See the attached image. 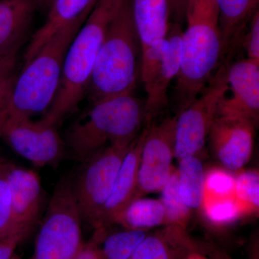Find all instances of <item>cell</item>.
Segmentation results:
<instances>
[{
    "label": "cell",
    "mask_w": 259,
    "mask_h": 259,
    "mask_svg": "<svg viewBox=\"0 0 259 259\" xmlns=\"http://www.w3.org/2000/svg\"><path fill=\"white\" fill-rule=\"evenodd\" d=\"M147 125L146 102L134 93L92 104L66 135L65 144L76 159L85 162L110 144L131 143Z\"/></svg>",
    "instance_id": "cell-4"
},
{
    "label": "cell",
    "mask_w": 259,
    "mask_h": 259,
    "mask_svg": "<svg viewBox=\"0 0 259 259\" xmlns=\"http://www.w3.org/2000/svg\"><path fill=\"white\" fill-rule=\"evenodd\" d=\"M234 197L245 214L258 212L259 175L255 170L240 171L236 176Z\"/></svg>",
    "instance_id": "cell-26"
},
{
    "label": "cell",
    "mask_w": 259,
    "mask_h": 259,
    "mask_svg": "<svg viewBox=\"0 0 259 259\" xmlns=\"http://www.w3.org/2000/svg\"><path fill=\"white\" fill-rule=\"evenodd\" d=\"M37 0H0V78L16 79L17 59L28 41Z\"/></svg>",
    "instance_id": "cell-12"
},
{
    "label": "cell",
    "mask_w": 259,
    "mask_h": 259,
    "mask_svg": "<svg viewBox=\"0 0 259 259\" xmlns=\"http://www.w3.org/2000/svg\"><path fill=\"white\" fill-rule=\"evenodd\" d=\"M228 63L221 64L198 97L177 114L175 157L177 161L203 151L221 100L229 90Z\"/></svg>",
    "instance_id": "cell-8"
},
{
    "label": "cell",
    "mask_w": 259,
    "mask_h": 259,
    "mask_svg": "<svg viewBox=\"0 0 259 259\" xmlns=\"http://www.w3.org/2000/svg\"><path fill=\"white\" fill-rule=\"evenodd\" d=\"M133 18L141 44L140 76L146 83L161 59L169 26L168 0H131Z\"/></svg>",
    "instance_id": "cell-13"
},
{
    "label": "cell",
    "mask_w": 259,
    "mask_h": 259,
    "mask_svg": "<svg viewBox=\"0 0 259 259\" xmlns=\"http://www.w3.org/2000/svg\"><path fill=\"white\" fill-rule=\"evenodd\" d=\"M20 229H16L13 223L11 192L0 167V240Z\"/></svg>",
    "instance_id": "cell-28"
},
{
    "label": "cell",
    "mask_w": 259,
    "mask_h": 259,
    "mask_svg": "<svg viewBox=\"0 0 259 259\" xmlns=\"http://www.w3.org/2000/svg\"><path fill=\"white\" fill-rule=\"evenodd\" d=\"M125 229L148 231L165 226V209L160 199L139 197L131 202L115 218L112 224Z\"/></svg>",
    "instance_id": "cell-21"
},
{
    "label": "cell",
    "mask_w": 259,
    "mask_h": 259,
    "mask_svg": "<svg viewBox=\"0 0 259 259\" xmlns=\"http://www.w3.org/2000/svg\"><path fill=\"white\" fill-rule=\"evenodd\" d=\"M126 0H98L70 44L55 98L41 120L56 126L86 95L94 65L109 26Z\"/></svg>",
    "instance_id": "cell-2"
},
{
    "label": "cell",
    "mask_w": 259,
    "mask_h": 259,
    "mask_svg": "<svg viewBox=\"0 0 259 259\" xmlns=\"http://www.w3.org/2000/svg\"><path fill=\"white\" fill-rule=\"evenodd\" d=\"M33 227H25L0 240V259H12L17 247L31 233Z\"/></svg>",
    "instance_id": "cell-30"
},
{
    "label": "cell",
    "mask_w": 259,
    "mask_h": 259,
    "mask_svg": "<svg viewBox=\"0 0 259 259\" xmlns=\"http://www.w3.org/2000/svg\"><path fill=\"white\" fill-rule=\"evenodd\" d=\"M52 1L53 0H37V3H38L39 7H40V8L49 9Z\"/></svg>",
    "instance_id": "cell-36"
},
{
    "label": "cell",
    "mask_w": 259,
    "mask_h": 259,
    "mask_svg": "<svg viewBox=\"0 0 259 259\" xmlns=\"http://www.w3.org/2000/svg\"><path fill=\"white\" fill-rule=\"evenodd\" d=\"M83 23L76 22L61 28L23 65L15 79L6 120L31 118L47 111L59 89L66 52Z\"/></svg>",
    "instance_id": "cell-5"
},
{
    "label": "cell",
    "mask_w": 259,
    "mask_h": 259,
    "mask_svg": "<svg viewBox=\"0 0 259 259\" xmlns=\"http://www.w3.org/2000/svg\"><path fill=\"white\" fill-rule=\"evenodd\" d=\"M176 121L177 116H174L158 123L148 124L140 158L136 198L160 192L169 178L175 158Z\"/></svg>",
    "instance_id": "cell-9"
},
{
    "label": "cell",
    "mask_w": 259,
    "mask_h": 259,
    "mask_svg": "<svg viewBox=\"0 0 259 259\" xmlns=\"http://www.w3.org/2000/svg\"><path fill=\"white\" fill-rule=\"evenodd\" d=\"M202 207L209 222L218 226L232 224L245 214L235 197L205 198Z\"/></svg>",
    "instance_id": "cell-25"
},
{
    "label": "cell",
    "mask_w": 259,
    "mask_h": 259,
    "mask_svg": "<svg viewBox=\"0 0 259 259\" xmlns=\"http://www.w3.org/2000/svg\"><path fill=\"white\" fill-rule=\"evenodd\" d=\"M131 143L110 144L102 148L83 162L82 171L76 182H73V192L81 220L94 228L111 194Z\"/></svg>",
    "instance_id": "cell-7"
},
{
    "label": "cell",
    "mask_w": 259,
    "mask_h": 259,
    "mask_svg": "<svg viewBox=\"0 0 259 259\" xmlns=\"http://www.w3.org/2000/svg\"><path fill=\"white\" fill-rule=\"evenodd\" d=\"M147 129L146 125L130 145L116 177L111 194L102 209L95 228H107L112 224L116 216L136 198L140 158Z\"/></svg>",
    "instance_id": "cell-17"
},
{
    "label": "cell",
    "mask_w": 259,
    "mask_h": 259,
    "mask_svg": "<svg viewBox=\"0 0 259 259\" xmlns=\"http://www.w3.org/2000/svg\"><path fill=\"white\" fill-rule=\"evenodd\" d=\"M185 18L174 90L177 115L202 93L225 56L215 0H190Z\"/></svg>",
    "instance_id": "cell-1"
},
{
    "label": "cell",
    "mask_w": 259,
    "mask_h": 259,
    "mask_svg": "<svg viewBox=\"0 0 259 259\" xmlns=\"http://www.w3.org/2000/svg\"><path fill=\"white\" fill-rule=\"evenodd\" d=\"M204 249L209 253L211 259H231L225 252L214 245H207Z\"/></svg>",
    "instance_id": "cell-34"
},
{
    "label": "cell",
    "mask_w": 259,
    "mask_h": 259,
    "mask_svg": "<svg viewBox=\"0 0 259 259\" xmlns=\"http://www.w3.org/2000/svg\"><path fill=\"white\" fill-rule=\"evenodd\" d=\"M2 139L35 166L54 165L64 155L65 141L56 126L31 118L5 120Z\"/></svg>",
    "instance_id": "cell-10"
},
{
    "label": "cell",
    "mask_w": 259,
    "mask_h": 259,
    "mask_svg": "<svg viewBox=\"0 0 259 259\" xmlns=\"http://www.w3.org/2000/svg\"><path fill=\"white\" fill-rule=\"evenodd\" d=\"M248 32L244 37L247 59L259 62V11L253 14L248 23Z\"/></svg>",
    "instance_id": "cell-29"
},
{
    "label": "cell",
    "mask_w": 259,
    "mask_h": 259,
    "mask_svg": "<svg viewBox=\"0 0 259 259\" xmlns=\"http://www.w3.org/2000/svg\"><path fill=\"white\" fill-rule=\"evenodd\" d=\"M98 0H53L44 25L30 37L24 64L35 56L54 34L76 22L85 23Z\"/></svg>",
    "instance_id": "cell-18"
},
{
    "label": "cell",
    "mask_w": 259,
    "mask_h": 259,
    "mask_svg": "<svg viewBox=\"0 0 259 259\" xmlns=\"http://www.w3.org/2000/svg\"><path fill=\"white\" fill-rule=\"evenodd\" d=\"M12 259H21L20 258V257L18 256L16 254H15L13 255V258Z\"/></svg>",
    "instance_id": "cell-39"
},
{
    "label": "cell",
    "mask_w": 259,
    "mask_h": 259,
    "mask_svg": "<svg viewBox=\"0 0 259 259\" xmlns=\"http://www.w3.org/2000/svg\"><path fill=\"white\" fill-rule=\"evenodd\" d=\"M201 253H202V251H200V250L191 252L190 253L186 255L185 258L182 259H206Z\"/></svg>",
    "instance_id": "cell-35"
},
{
    "label": "cell",
    "mask_w": 259,
    "mask_h": 259,
    "mask_svg": "<svg viewBox=\"0 0 259 259\" xmlns=\"http://www.w3.org/2000/svg\"><path fill=\"white\" fill-rule=\"evenodd\" d=\"M227 80L233 96L221 100L218 114L243 117L258 125L259 62L246 58L228 64Z\"/></svg>",
    "instance_id": "cell-14"
},
{
    "label": "cell",
    "mask_w": 259,
    "mask_h": 259,
    "mask_svg": "<svg viewBox=\"0 0 259 259\" xmlns=\"http://www.w3.org/2000/svg\"><path fill=\"white\" fill-rule=\"evenodd\" d=\"M185 231L166 227L163 231L148 233L131 259H182L191 252L201 251Z\"/></svg>",
    "instance_id": "cell-19"
},
{
    "label": "cell",
    "mask_w": 259,
    "mask_h": 259,
    "mask_svg": "<svg viewBox=\"0 0 259 259\" xmlns=\"http://www.w3.org/2000/svg\"><path fill=\"white\" fill-rule=\"evenodd\" d=\"M73 182L61 180L49 202L30 259H76L84 242Z\"/></svg>",
    "instance_id": "cell-6"
},
{
    "label": "cell",
    "mask_w": 259,
    "mask_h": 259,
    "mask_svg": "<svg viewBox=\"0 0 259 259\" xmlns=\"http://www.w3.org/2000/svg\"><path fill=\"white\" fill-rule=\"evenodd\" d=\"M182 30L180 23L169 24L165 37L161 59L156 69L146 83L147 124L151 123L154 117L168 105V88L176 79L180 66L181 40Z\"/></svg>",
    "instance_id": "cell-15"
},
{
    "label": "cell",
    "mask_w": 259,
    "mask_h": 259,
    "mask_svg": "<svg viewBox=\"0 0 259 259\" xmlns=\"http://www.w3.org/2000/svg\"><path fill=\"white\" fill-rule=\"evenodd\" d=\"M0 167L11 192L13 223L16 229L33 227L41 207L42 190L40 177L31 169L0 158Z\"/></svg>",
    "instance_id": "cell-16"
},
{
    "label": "cell",
    "mask_w": 259,
    "mask_h": 259,
    "mask_svg": "<svg viewBox=\"0 0 259 259\" xmlns=\"http://www.w3.org/2000/svg\"><path fill=\"white\" fill-rule=\"evenodd\" d=\"M14 83L5 81L0 78V119L5 122Z\"/></svg>",
    "instance_id": "cell-32"
},
{
    "label": "cell",
    "mask_w": 259,
    "mask_h": 259,
    "mask_svg": "<svg viewBox=\"0 0 259 259\" xmlns=\"http://www.w3.org/2000/svg\"><path fill=\"white\" fill-rule=\"evenodd\" d=\"M141 51L126 0L107 29L94 65L86 95L91 104L134 93L141 73Z\"/></svg>",
    "instance_id": "cell-3"
},
{
    "label": "cell",
    "mask_w": 259,
    "mask_h": 259,
    "mask_svg": "<svg viewBox=\"0 0 259 259\" xmlns=\"http://www.w3.org/2000/svg\"><path fill=\"white\" fill-rule=\"evenodd\" d=\"M236 176L224 168H212L205 172L204 199L234 197Z\"/></svg>",
    "instance_id": "cell-27"
},
{
    "label": "cell",
    "mask_w": 259,
    "mask_h": 259,
    "mask_svg": "<svg viewBox=\"0 0 259 259\" xmlns=\"http://www.w3.org/2000/svg\"><path fill=\"white\" fill-rule=\"evenodd\" d=\"M179 192L189 208L202 207L204 199L205 171L198 156H186L178 160Z\"/></svg>",
    "instance_id": "cell-22"
},
{
    "label": "cell",
    "mask_w": 259,
    "mask_h": 259,
    "mask_svg": "<svg viewBox=\"0 0 259 259\" xmlns=\"http://www.w3.org/2000/svg\"><path fill=\"white\" fill-rule=\"evenodd\" d=\"M95 230L91 239L84 243L82 250L76 259H102L100 245L106 235V228H99Z\"/></svg>",
    "instance_id": "cell-31"
},
{
    "label": "cell",
    "mask_w": 259,
    "mask_h": 259,
    "mask_svg": "<svg viewBox=\"0 0 259 259\" xmlns=\"http://www.w3.org/2000/svg\"><path fill=\"white\" fill-rule=\"evenodd\" d=\"M148 231L125 229L105 235L100 245L102 259H131Z\"/></svg>",
    "instance_id": "cell-24"
},
{
    "label": "cell",
    "mask_w": 259,
    "mask_h": 259,
    "mask_svg": "<svg viewBox=\"0 0 259 259\" xmlns=\"http://www.w3.org/2000/svg\"><path fill=\"white\" fill-rule=\"evenodd\" d=\"M4 124L5 121L0 119V139H2V134H3V129Z\"/></svg>",
    "instance_id": "cell-38"
},
{
    "label": "cell",
    "mask_w": 259,
    "mask_h": 259,
    "mask_svg": "<svg viewBox=\"0 0 259 259\" xmlns=\"http://www.w3.org/2000/svg\"><path fill=\"white\" fill-rule=\"evenodd\" d=\"M190 0H177L176 8H175V18H177V23L185 18L186 9H187V5Z\"/></svg>",
    "instance_id": "cell-33"
},
{
    "label": "cell",
    "mask_w": 259,
    "mask_h": 259,
    "mask_svg": "<svg viewBox=\"0 0 259 259\" xmlns=\"http://www.w3.org/2000/svg\"><path fill=\"white\" fill-rule=\"evenodd\" d=\"M225 55L243 37L250 19L258 10L259 0H215Z\"/></svg>",
    "instance_id": "cell-20"
},
{
    "label": "cell",
    "mask_w": 259,
    "mask_h": 259,
    "mask_svg": "<svg viewBox=\"0 0 259 259\" xmlns=\"http://www.w3.org/2000/svg\"><path fill=\"white\" fill-rule=\"evenodd\" d=\"M256 126L248 119L217 113L207 141L223 168L238 172L248 163L253 153Z\"/></svg>",
    "instance_id": "cell-11"
},
{
    "label": "cell",
    "mask_w": 259,
    "mask_h": 259,
    "mask_svg": "<svg viewBox=\"0 0 259 259\" xmlns=\"http://www.w3.org/2000/svg\"><path fill=\"white\" fill-rule=\"evenodd\" d=\"M160 192V200L165 209V226L185 230L190 219L191 209L181 198L176 168H173L169 178Z\"/></svg>",
    "instance_id": "cell-23"
},
{
    "label": "cell",
    "mask_w": 259,
    "mask_h": 259,
    "mask_svg": "<svg viewBox=\"0 0 259 259\" xmlns=\"http://www.w3.org/2000/svg\"><path fill=\"white\" fill-rule=\"evenodd\" d=\"M168 4H169L170 15L174 14L176 8L177 0H168Z\"/></svg>",
    "instance_id": "cell-37"
}]
</instances>
